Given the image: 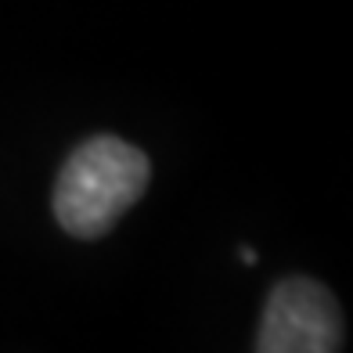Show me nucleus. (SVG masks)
<instances>
[{"label": "nucleus", "mask_w": 353, "mask_h": 353, "mask_svg": "<svg viewBox=\"0 0 353 353\" xmlns=\"http://www.w3.org/2000/svg\"><path fill=\"white\" fill-rule=\"evenodd\" d=\"M343 346V314L325 285L288 278L270 292L256 350L260 353H332Z\"/></svg>", "instance_id": "nucleus-2"}, {"label": "nucleus", "mask_w": 353, "mask_h": 353, "mask_svg": "<svg viewBox=\"0 0 353 353\" xmlns=\"http://www.w3.org/2000/svg\"><path fill=\"white\" fill-rule=\"evenodd\" d=\"M148 155L123 137H90L65 159L54 184V216L72 238H98L148 188Z\"/></svg>", "instance_id": "nucleus-1"}]
</instances>
